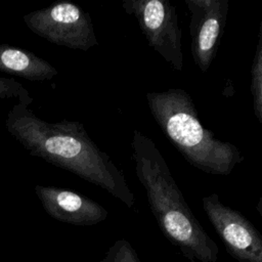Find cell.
Here are the masks:
<instances>
[{"label": "cell", "instance_id": "52a82bcc", "mask_svg": "<svg viewBox=\"0 0 262 262\" xmlns=\"http://www.w3.org/2000/svg\"><path fill=\"white\" fill-rule=\"evenodd\" d=\"M190 12L189 33L194 63L206 73L212 64L223 36L229 0H184Z\"/></svg>", "mask_w": 262, "mask_h": 262}, {"label": "cell", "instance_id": "9c48e42d", "mask_svg": "<svg viewBox=\"0 0 262 262\" xmlns=\"http://www.w3.org/2000/svg\"><path fill=\"white\" fill-rule=\"evenodd\" d=\"M0 72L30 81H46L58 75L51 63L33 52L8 45H0Z\"/></svg>", "mask_w": 262, "mask_h": 262}, {"label": "cell", "instance_id": "30bf717a", "mask_svg": "<svg viewBox=\"0 0 262 262\" xmlns=\"http://www.w3.org/2000/svg\"><path fill=\"white\" fill-rule=\"evenodd\" d=\"M251 92L254 114L259 123H262V23L259 27L258 43L251 68Z\"/></svg>", "mask_w": 262, "mask_h": 262}, {"label": "cell", "instance_id": "3957f363", "mask_svg": "<svg viewBox=\"0 0 262 262\" xmlns=\"http://www.w3.org/2000/svg\"><path fill=\"white\" fill-rule=\"evenodd\" d=\"M146 102L152 118L170 142L191 166L213 175H229L244 162L239 148L217 138L206 129L191 96L181 88L147 92Z\"/></svg>", "mask_w": 262, "mask_h": 262}, {"label": "cell", "instance_id": "ba28073f", "mask_svg": "<svg viewBox=\"0 0 262 262\" xmlns=\"http://www.w3.org/2000/svg\"><path fill=\"white\" fill-rule=\"evenodd\" d=\"M34 190L46 213L73 225H94L104 221L108 212L95 201L66 188L35 185Z\"/></svg>", "mask_w": 262, "mask_h": 262}, {"label": "cell", "instance_id": "7c38bea8", "mask_svg": "<svg viewBox=\"0 0 262 262\" xmlns=\"http://www.w3.org/2000/svg\"><path fill=\"white\" fill-rule=\"evenodd\" d=\"M99 262H140L135 250L126 239L115 242Z\"/></svg>", "mask_w": 262, "mask_h": 262}, {"label": "cell", "instance_id": "277c9868", "mask_svg": "<svg viewBox=\"0 0 262 262\" xmlns=\"http://www.w3.org/2000/svg\"><path fill=\"white\" fill-rule=\"evenodd\" d=\"M24 20L33 33L55 45L86 51L98 44L90 14L73 2H56L26 14Z\"/></svg>", "mask_w": 262, "mask_h": 262}, {"label": "cell", "instance_id": "5b68a950", "mask_svg": "<svg viewBox=\"0 0 262 262\" xmlns=\"http://www.w3.org/2000/svg\"><path fill=\"white\" fill-rule=\"evenodd\" d=\"M122 6L136 18L149 47L171 68L182 71L181 30L175 6L168 0H125Z\"/></svg>", "mask_w": 262, "mask_h": 262}, {"label": "cell", "instance_id": "8992f818", "mask_svg": "<svg viewBox=\"0 0 262 262\" xmlns=\"http://www.w3.org/2000/svg\"><path fill=\"white\" fill-rule=\"evenodd\" d=\"M203 209L226 250L239 262H262V237L238 211L224 205L217 193L202 198Z\"/></svg>", "mask_w": 262, "mask_h": 262}, {"label": "cell", "instance_id": "7a4b0ae2", "mask_svg": "<svg viewBox=\"0 0 262 262\" xmlns=\"http://www.w3.org/2000/svg\"><path fill=\"white\" fill-rule=\"evenodd\" d=\"M131 148L135 174L163 234L189 259L215 262L218 246L191 212L154 140L135 129Z\"/></svg>", "mask_w": 262, "mask_h": 262}, {"label": "cell", "instance_id": "6da1fadb", "mask_svg": "<svg viewBox=\"0 0 262 262\" xmlns=\"http://www.w3.org/2000/svg\"><path fill=\"white\" fill-rule=\"evenodd\" d=\"M5 126L31 155L99 186L128 208L135 203L125 175L77 121L46 122L29 106L14 104Z\"/></svg>", "mask_w": 262, "mask_h": 262}, {"label": "cell", "instance_id": "8fae6325", "mask_svg": "<svg viewBox=\"0 0 262 262\" xmlns=\"http://www.w3.org/2000/svg\"><path fill=\"white\" fill-rule=\"evenodd\" d=\"M15 99L17 104L29 106L33 98L29 91L17 81L9 78L0 77V100Z\"/></svg>", "mask_w": 262, "mask_h": 262}]
</instances>
